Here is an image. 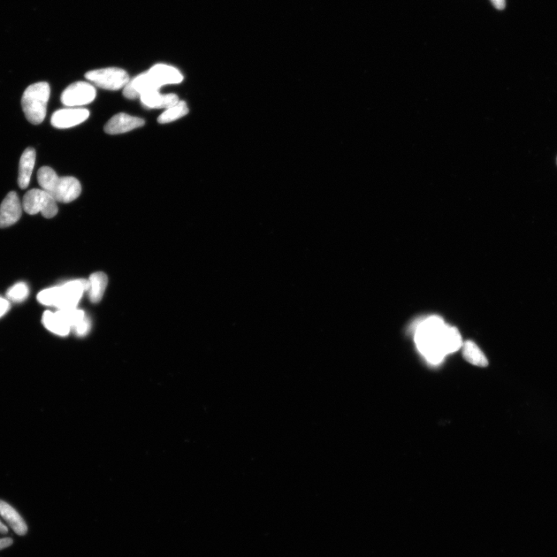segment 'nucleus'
<instances>
[{"instance_id": "39448f33", "label": "nucleus", "mask_w": 557, "mask_h": 557, "mask_svg": "<svg viewBox=\"0 0 557 557\" xmlns=\"http://www.w3.org/2000/svg\"><path fill=\"white\" fill-rule=\"evenodd\" d=\"M22 209L29 215L41 213L46 218H53L58 212L56 200L43 189L29 190L22 199Z\"/></svg>"}, {"instance_id": "9b49d317", "label": "nucleus", "mask_w": 557, "mask_h": 557, "mask_svg": "<svg viewBox=\"0 0 557 557\" xmlns=\"http://www.w3.org/2000/svg\"><path fill=\"white\" fill-rule=\"evenodd\" d=\"M145 124L143 119L128 115L126 113H119L112 117L105 126L104 131L110 135L125 133L140 128Z\"/></svg>"}, {"instance_id": "5701e85b", "label": "nucleus", "mask_w": 557, "mask_h": 557, "mask_svg": "<svg viewBox=\"0 0 557 557\" xmlns=\"http://www.w3.org/2000/svg\"><path fill=\"white\" fill-rule=\"evenodd\" d=\"M91 329V322L88 317L84 318L83 320L75 327L73 328L74 332L79 336H84L86 335Z\"/></svg>"}, {"instance_id": "aec40b11", "label": "nucleus", "mask_w": 557, "mask_h": 557, "mask_svg": "<svg viewBox=\"0 0 557 557\" xmlns=\"http://www.w3.org/2000/svg\"><path fill=\"white\" fill-rule=\"evenodd\" d=\"M188 112L189 110L186 103L184 101H179L176 105L166 109L162 115L159 117L157 121L160 124H170L172 123V122L185 117Z\"/></svg>"}, {"instance_id": "dca6fc26", "label": "nucleus", "mask_w": 557, "mask_h": 557, "mask_svg": "<svg viewBox=\"0 0 557 557\" xmlns=\"http://www.w3.org/2000/svg\"><path fill=\"white\" fill-rule=\"evenodd\" d=\"M441 346L447 355L457 352L463 346L462 339L456 327L445 325L441 334Z\"/></svg>"}, {"instance_id": "f257e3e1", "label": "nucleus", "mask_w": 557, "mask_h": 557, "mask_svg": "<svg viewBox=\"0 0 557 557\" xmlns=\"http://www.w3.org/2000/svg\"><path fill=\"white\" fill-rule=\"evenodd\" d=\"M89 280L81 279L67 282L60 287L44 289L37 295V301L45 306L59 310L76 308L82 295L89 291Z\"/></svg>"}, {"instance_id": "1a4fd4ad", "label": "nucleus", "mask_w": 557, "mask_h": 557, "mask_svg": "<svg viewBox=\"0 0 557 557\" xmlns=\"http://www.w3.org/2000/svg\"><path fill=\"white\" fill-rule=\"evenodd\" d=\"M22 205L18 194L11 192L0 205V228L10 227L17 223L22 216Z\"/></svg>"}, {"instance_id": "a878e982", "label": "nucleus", "mask_w": 557, "mask_h": 557, "mask_svg": "<svg viewBox=\"0 0 557 557\" xmlns=\"http://www.w3.org/2000/svg\"><path fill=\"white\" fill-rule=\"evenodd\" d=\"M496 9L502 11L506 7V0H491Z\"/></svg>"}, {"instance_id": "6ab92c4d", "label": "nucleus", "mask_w": 557, "mask_h": 557, "mask_svg": "<svg viewBox=\"0 0 557 557\" xmlns=\"http://www.w3.org/2000/svg\"><path fill=\"white\" fill-rule=\"evenodd\" d=\"M463 356L464 360L470 364L478 367H486L488 362L483 350L472 341L464 342L463 346Z\"/></svg>"}, {"instance_id": "7ed1b4c3", "label": "nucleus", "mask_w": 557, "mask_h": 557, "mask_svg": "<svg viewBox=\"0 0 557 557\" xmlns=\"http://www.w3.org/2000/svg\"><path fill=\"white\" fill-rule=\"evenodd\" d=\"M37 181L41 189L57 202L70 203L77 199L81 192L79 180L73 177H59L49 166H43L38 171Z\"/></svg>"}, {"instance_id": "393cba45", "label": "nucleus", "mask_w": 557, "mask_h": 557, "mask_svg": "<svg viewBox=\"0 0 557 557\" xmlns=\"http://www.w3.org/2000/svg\"><path fill=\"white\" fill-rule=\"evenodd\" d=\"M13 543L11 538L0 539V551L5 548L11 546Z\"/></svg>"}, {"instance_id": "f03ea898", "label": "nucleus", "mask_w": 557, "mask_h": 557, "mask_svg": "<svg viewBox=\"0 0 557 557\" xmlns=\"http://www.w3.org/2000/svg\"><path fill=\"white\" fill-rule=\"evenodd\" d=\"M446 325L439 317L426 319L419 325L415 340L417 346L427 361L439 364L446 355L441 346V333Z\"/></svg>"}, {"instance_id": "4468645a", "label": "nucleus", "mask_w": 557, "mask_h": 557, "mask_svg": "<svg viewBox=\"0 0 557 557\" xmlns=\"http://www.w3.org/2000/svg\"><path fill=\"white\" fill-rule=\"evenodd\" d=\"M140 98L143 105L149 109L166 110L180 101L177 95H162L159 93V91H150V93L143 95Z\"/></svg>"}, {"instance_id": "4be33fe9", "label": "nucleus", "mask_w": 557, "mask_h": 557, "mask_svg": "<svg viewBox=\"0 0 557 557\" xmlns=\"http://www.w3.org/2000/svg\"><path fill=\"white\" fill-rule=\"evenodd\" d=\"M29 287L25 283L20 282L11 287L6 293L7 300L13 303L24 302L29 296Z\"/></svg>"}, {"instance_id": "412c9836", "label": "nucleus", "mask_w": 557, "mask_h": 557, "mask_svg": "<svg viewBox=\"0 0 557 557\" xmlns=\"http://www.w3.org/2000/svg\"><path fill=\"white\" fill-rule=\"evenodd\" d=\"M57 313L65 320V322L71 327V329H73L86 317L84 311L76 308L58 310Z\"/></svg>"}, {"instance_id": "a211bd4d", "label": "nucleus", "mask_w": 557, "mask_h": 557, "mask_svg": "<svg viewBox=\"0 0 557 557\" xmlns=\"http://www.w3.org/2000/svg\"><path fill=\"white\" fill-rule=\"evenodd\" d=\"M90 287L89 289V296L91 303H98L103 297L107 285H108V277L102 272L91 274L89 279Z\"/></svg>"}, {"instance_id": "f3484780", "label": "nucleus", "mask_w": 557, "mask_h": 557, "mask_svg": "<svg viewBox=\"0 0 557 557\" xmlns=\"http://www.w3.org/2000/svg\"><path fill=\"white\" fill-rule=\"evenodd\" d=\"M42 322L48 331L59 335V336H67L72 330L71 327L65 322V320L59 316L57 312L45 311L43 315Z\"/></svg>"}, {"instance_id": "0eeeda50", "label": "nucleus", "mask_w": 557, "mask_h": 557, "mask_svg": "<svg viewBox=\"0 0 557 557\" xmlns=\"http://www.w3.org/2000/svg\"><path fill=\"white\" fill-rule=\"evenodd\" d=\"M96 96V90L93 85L86 81H77L68 86L62 95V103L67 107H79L93 103Z\"/></svg>"}, {"instance_id": "9d476101", "label": "nucleus", "mask_w": 557, "mask_h": 557, "mask_svg": "<svg viewBox=\"0 0 557 557\" xmlns=\"http://www.w3.org/2000/svg\"><path fill=\"white\" fill-rule=\"evenodd\" d=\"M160 88L150 72H147L129 80L124 88V96L129 99H136L150 91H159Z\"/></svg>"}, {"instance_id": "423d86ee", "label": "nucleus", "mask_w": 557, "mask_h": 557, "mask_svg": "<svg viewBox=\"0 0 557 557\" xmlns=\"http://www.w3.org/2000/svg\"><path fill=\"white\" fill-rule=\"evenodd\" d=\"M86 78L96 86L111 91L124 89L131 80L127 72L118 67L91 71L86 73Z\"/></svg>"}, {"instance_id": "20e7f679", "label": "nucleus", "mask_w": 557, "mask_h": 557, "mask_svg": "<svg viewBox=\"0 0 557 557\" xmlns=\"http://www.w3.org/2000/svg\"><path fill=\"white\" fill-rule=\"evenodd\" d=\"M51 88L48 82H37L30 86L22 96V111L30 124L39 125L47 115Z\"/></svg>"}, {"instance_id": "ddd939ff", "label": "nucleus", "mask_w": 557, "mask_h": 557, "mask_svg": "<svg viewBox=\"0 0 557 557\" xmlns=\"http://www.w3.org/2000/svg\"><path fill=\"white\" fill-rule=\"evenodd\" d=\"M36 162V151L29 148L22 152L19 167L18 185L21 189H26L32 180Z\"/></svg>"}, {"instance_id": "f8f14e48", "label": "nucleus", "mask_w": 557, "mask_h": 557, "mask_svg": "<svg viewBox=\"0 0 557 557\" xmlns=\"http://www.w3.org/2000/svg\"><path fill=\"white\" fill-rule=\"evenodd\" d=\"M148 72L160 87L166 85H176L184 79L177 68L167 65H156L152 66Z\"/></svg>"}, {"instance_id": "cd10ccee", "label": "nucleus", "mask_w": 557, "mask_h": 557, "mask_svg": "<svg viewBox=\"0 0 557 557\" xmlns=\"http://www.w3.org/2000/svg\"><path fill=\"white\" fill-rule=\"evenodd\" d=\"M556 163H557V162H556Z\"/></svg>"}, {"instance_id": "bb28decb", "label": "nucleus", "mask_w": 557, "mask_h": 557, "mask_svg": "<svg viewBox=\"0 0 557 557\" xmlns=\"http://www.w3.org/2000/svg\"><path fill=\"white\" fill-rule=\"evenodd\" d=\"M8 532V529H7L6 526L0 521V533L1 534H6Z\"/></svg>"}, {"instance_id": "2eb2a0df", "label": "nucleus", "mask_w": 557, "mask_h": 557, "mask_svg": "<svg viewBox=\"0 0 557 557\" xmlns=\"http://www.w3.org/2000/svg\"><path fill=\"white\" fill-rule=\"evenodd\" d=\"M0 516L8 523L13 530L19 536H25L27 532V525L20 515L11 506L0 500Z\"/></svg>"}, {"instance_id": "6e6552de", "label": "nucleus", "mask_w": 557, "mask_h": 557, "mask_svg": "<svg viewBox=\"0 0 557 557\" xmlns=\"http://www.w3.org/2000/svg\"><path fill=\"white\" fill-rule=\"evenodd\" d=\"M89 111L82 108L63 109L56 111L51 117V124L58 129H68L78 126L89 117Z\"/></svg>"}, {"instance_id": "b1692460", "label": "nucleus", "mask_w": 557, "mask_h": 557, "mask_svg": "<svg viewBox=\"0 0 557 557\" xmlns=\"http://www.w3.org/2000/svg\"><path fill=\"white\" fill-rule=\"evenodd\" d=\"M11 308V303L8 300L0 297V317L4 316Z\"/></svg>"}]
</instances>
